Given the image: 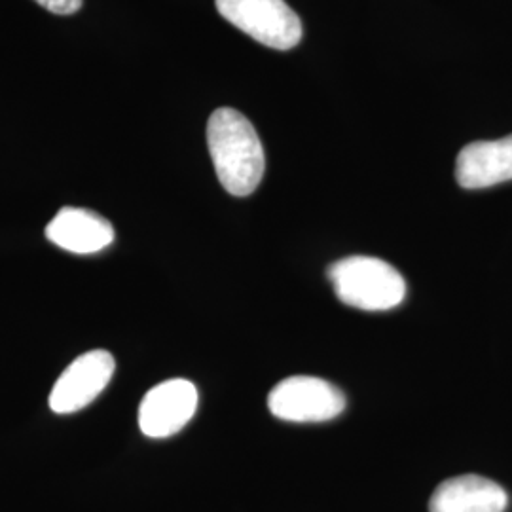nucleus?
I'll return each instance as SVG.
<instances>
[{"mask_svg": "<svg viewBox=\"0 0 512 512\" xmlns=\"http://www.w3.org/2000/svg\"><path fill=\"white\" fill-rule=\"evenodd\" d=\"M46 238L69 253L92 255L114 241V228L95 211L63 207L46 226Z\"/></svg>", "mask_w": 512, "mask_h": 512, "instance_id": "0eeeda50", "label": "nucleus"}, {"mask_svg": "<svg viewBox=\"0 0 512 512\" xmlns=\"http://www.w3.org/2000/svg\"><path fill=\"white\" fill-rule=\"evenodd\" d=\"M37 2L48 12L59 14V16H73L84 4V0H37Z\"/></svg>", "mask_w": 512, "mask_h": 512, "instance_id": "9d476101", "label": "nucleus"}, {"mask_svg": "<svg viewBox=\"0 0 512 512\" xmlns=\"http://www.w3.org/2000/svg\"><path fill=\"white\" fill-rule=\"evenodd\" d=\"M198 408L196 385L183 378L165 380L152 387L139 406V427L150 439L179 433Z\"/></svg>", "mask_w": 512, "mask_h": 512, "instance_id": "423d86ee", "label": "nucleus"}, {"mask_svg": "<svg viewBox=\"0 0 512 512\" xmlns=\"http://www.w3.org/2000/svg\"><path fill=\"white\" fill-rule=\"evenodd\" d=\"M207 145L224 190L238 198L253 194L266 167L253 124L236 109H217L207 122Z\"/></svg>", "mask_w": 512, "mask_h": 512, "instance_id": "f257e3e1", "label": "nucleus"}, {"mask_svg": "<svg viewBox=\"0 0 512 512\" xmlns=\"http://www.w3.org/2000/svg\"><path fill=\"white\" fill-rule=\"evenodd\" d=\"M327 277L340 302L357 310H393L406 296L403 275L374 256L342 258L330 264Z\"/></svg>", "mask_w": 512, "mask_h": 512, "instance_id": "f03ea898", "label": "nucleus"}, {"mask_svg": "<svg viewBox=\"0 0 512 512\" xmlns=\"http://www.w3.org/2000/svg\"><path fill=\"white\" fill-rule=\"evenodd\" d=\"M456 179L467 190L512 181V135L497 141H476L461 148L456 160Z\"/></svg>", "mask_w": 512, "mask_h": 512, "instance_id": "6e6552de", "label": "nucleus"}, {"mask_svg": "<svg viewBox=\"0 0 512 512\" xmlns=\"http://www.w3.org/2000/svg\"><path fill=\"white\" fill-rule=\"evenodd\" d=\"M268 408L279 420L319 423L334 420L344 412L346 395L327 380L291 376L270 391Z\"/></svg>", "mask_w": 512, "mask_h": 512, "instance_id": "20e7f679", "label": "nucleus"}, {"mask_svg": "<svg viewBox=\"0 0 512 512\" xmlns=\"http://www.w3.org/2000/svg\"><path fill=\"white\" fill-rule=\"evenodd\" d=\"M220 16L256 42L291 50L302 38V21L285 0H215Z\"/></svg>", "mask_w": 512, "mask_h": 512, "instance_id": "7ed1b4c3", "label": "nucleus"}, {"mask_svg": "<svg viewBox=\"0 0 512 512\" xmlns=\"http://www.w3.org/2000/svg\"><path fill=\"white\" fill-rule=\"evenodd\" d=\"M507 492L490 478L463 475L439 484L431 495V512H505Z\"/></svg>", "mask_w": 512, "mask_h": 512, "instance_id": "1a4fd4ad", "label": "nucleus"}, {"mask_svg": "<svg viewBox=\"0 0 512 512\" xmlns=\"http://www.w3.org/2000/svg\"><path fill=\"white\" fill-rule=\"evenodd\" d=\"M114 368L116 361L105 349L80 355L57 378L50 395V408L55 414H73L86 408L109 385Z\"/></svg>", "mask_w": 512, "mask_h": 512, "instance_id": "39448f33", "label": "nucleus"}]
</instances>
